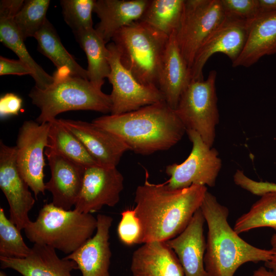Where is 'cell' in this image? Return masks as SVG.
I'll use <instances>...</instances> for the list:
<instances>
[{
    "label": "cell",
    "instance_id": "39",
    "mask_svg": "<svg viewBox=\"0 0 276 276\" xmlns=\"http://www.w3.org/2000/svg\"><path fill=\"white\" fill-rule=\"evenodd\" d=\"M250 276H276V273L264 266L255 270Z\"/></svg>",
    "mask_w": 276,
    "mask_h": 276
},
{
    "label": "cell",
    "instance_id": "9",
    "mask_svg": "<svg viewBox=\"0 0 276 276\" xmlns=\"http://www.w3.org/2000/svg\"><path fill=\"white\" fill-rule=\"evenodd\" d=\"M186 132L192 143L191 152L182 163L166 167V173L170 178L165 183L172 189L192 185L214 187L222 166L217 150L208 146L196 131L187 130Z\"/></svg>",
    "mask_w": 276,
    "mask_h": 276
},
{
    "label": "cell",
    "instance_id": "24",
    "mask_svg": "<svg viewBox=\"0 0 276 276\" xmlns=\"http://www.w3.org/2000/svg\"><path fill=\"white\" fill-rule=\"evenodd\" d=\"M149 0H98L94 12L100 21L95 30L105 43L122 28L138 21Z\"/></svg>",
    "mask_w": 276,
    "mask_h": 276
},
{
    "label": "cell",
    "instance_id": "40",
    "mask_svg": "<svg viewBox=\"0 0 276 276\" xmlns=\"http://www.w3.org/2000/svg\"><path fill=\"white\" fill-rule=\"evenodd\" d=\"M265 266L276 273V252L270 260L265 262Z\"/></svg>",
    "mask_w": 276,
    "mask_h": 276
},
{
    "label": "cell",
    "instance_id": "31",
    "mask_svg": "<svg viewBox=\"0 0 276 276\" xmlns=\"http://www.w3.org/2000/svg\"><path fill=\"white\" fill-rule=\"evenodd\" d=\"M31 248L25 243L20 231L6 216L0 208V257L24 258L30 254Z\"/></svg>",
    "mask_w": 276,
    "mask_h": 276
},
{
    "label": "cell",
    "instance_id": "32",
    "mask_svg": "<svg viewBox=\"0 0 276 276\" xmlns=\"http://www.w3.org/2000/svg\"><path fill=\"white\" fill-rule=\"evenodd\" d=\"M96 1L61 0L64 19L74 34L93 28L92 13Z\"/></svg>",
    "mask_w": 276,
    "mask_h": 276
},
{
    "label": "cell",
    "instance_id": "37",
    "mask_svg": "<svg viewBox=\"0 0 276 276\" xmlns=\"http://www.w3.org/2000/svg\"><path fill=\"white\" fill-rule=\"evenodd\" d=\"M22 99L14 93H7L0 99L1 118L18 115L22 107Z\"/></svg>",
    "mask_w": 276,
    "mask_h": 276
},
{
    "label": "cell",
    "instance_id": "8",
    "mask_svg": "<svg viewBox=\"0 0 276 276\" xmlns=\"http://www.w3.org/2000/svg\"><path fill=\"white\" fill-rule=\"evenodd\" d=\"M225 16L220 0H185L176 39L190 69L202 44Z\"/></svg>",
    "mask_w": 276,
    "mask_h": 276
},
{
    "label": "cell",
    "instance_id": "10",
    "mask_svg": "<svg viewBox=\"0 0 276 276\" xmlns=\"http://www.w3.org/2000/svg\"><path fill=\"white\" fill-rule=\"evenodd\" d=\"M110 72L107 77L112 85L110 114L118 115L165 101L159 89L140 83L122 64L119 52L111 42L107 45Z\"/></svg>",
    "mask_w": 276,
    "mask_h": 276
},
{
    "label": "cell",
    "instance_id": "28",
    "mask_svg": "<svg viewBox=\"0 0 276 276\" xmlns=\"http://www.w3.org/2000/svg\"><path fill=\"white\" fill-rule=\"evenodd\" d=\"M184 2L185 0H149L139 20L169 37L179 27Z\"/></svg>",
    "mask_w": 276,
    "mask_h": 276
},
{
    "label": "cell",
    "instance_id": "13",
    "mask_svg": "<svg viewBox=\"0 0 276 276\" xmlns=\"http://www.w3.org/2000/svg\"><path fill=\"white\" fill-rule=\"evenodd\" d=\"M16 164V146L0 142V188L9 205L10 220L21 231L31 221L28 213L35 200Z\"/></svg>",
    "mask_w": 276,
    "mask_h": 276
},
{
    "label": "cell",
    "instance_id": "41",
    "mask_svg": "<svg viewBox=\"0 0 276 276\" xmlns=\"http://www.w3.org/2000/svg\"><path fill=\"white\" fill-rule=\"evenodd\" d=\"M271 249L276 252V234H274L270 239Z\"/></svg>",
    "mask_w": 276,
    "mask_h": 276
},
{
    "label": "cell",
    "instance_id": "17",
    "mask_svg": "<svg viewBox=\"0 0 276 276\" xmlns=\"http://www.w3.org/2000/svg\"><path fill=\"white\" fill-rule=\"evenodd\" d=\"M95 235L72 254L64 257L74 261L82 276H110L109 269L111 252L109 229L113 218L98 214Z\"/></svg>",
    "mask_w": 276,
    "mask_h": 276
},
{
    "label": "cell",
    "instance_id": "30",
    "mask_svg": "<svg viewBox=\"0 0 276 276\" xmlns=\"http://www.w3.org/2000/svg\"><path fill=\"white\" fill-rule=\"evenodd\" d=\"M50 1L26 0L16 14L14 21L21 37H34L45 20Z\"/></svg>",
    "mask_w": 276,
    "mask_h": 276
},
{
    "label": "cell",
    "instance_id": "3",
    "mask_svg": "<svg viewBox=\"0 0 276 276\" xmlns=\"http://www.w3.org/2000/svg\"><path fill=\"white\" fill-rule=\"evenodd\" d=\"M200 209L208 225L204 257L209 276H234L247 262H266L275 251L256 247L242 239L229 224V211L207 191Z\"/></svg>",
    "mask_w": 276,
    "mask_h": 276
},
{
    "label": "cell",
    "instance_id": "11",
    "mask_svg": "<svg viewBox=\"0 0 276 276\" xmlns=\"http://www.w3.org/2000/svg\"><path fill=\"white\" fill-rule=\"evenodd\" d=\"M50 123L26 121L16 141V164L22 178L35 196L44 194V151L48 146Z\"/></svg>",
    "mask_w": 276,
    "mask_h": 276
},
{
    "label": "cell",
    "instance_id": "21",
    "mask_svg": "<svg viewBox=\"0 0 276 276\" xmlns=\"http://www.w3.org/2000/svg\"><path fill=\"white\" fill-rule=\"evenodd\" d=\"M276 54V11L260 12L248 20L247 40L234 67H249L264 56Z\"/></svg>",
    "mask_w": 276,
    "mask_h": 276
},
{
    "label": "cell",
    "instance_id": "15",
    "mask_svg": "<svg viewBox=\"0 0 276 276\" xmlns=\"http://www.w3.org/2000/svg\"><path fill=\"white\" fill-rule=\"evenodd\" d=\"M60 123L82 143L100 166L116 167L128 147L120 139L94 123L70 119H59Z\"/></svg>",
    "mask_w": 276,
    "mask_h": 276
},
{
    "label": "cell",
    "instance_id": "2",
    "mask_svg": "<svg viewBox=\"0 0 276 276\" xmlns=\"http://www.w3.org/2000/svg\"><path fill=\"white\" fill-rule=\"evenodd\" d=\"M92 123L123 142L134 152L149 155L167 150L182 137L186 128L165 101L118 115H105Z\"/></svg>",
    "mask_w": 276,
    "mask_h": 276
},
{
    "label": "cell",
    "instance_id": "18",
    "mask_svg": "<svg viewBox=\"0 0 276 276\" xmlns=\"http://www.w3.org/2000/svg\"><path fill=\"white\" fill-rule=\"evenodd\" d=\"M205 222L199 209L185 230L175 238L165 241L176 255L185 276H209L205 270L204 257L206 242L203 235Z\"/></svg>",
    "mask_w": 276,
    "mask_h": 276
},
{
    "label": "cell",
    "instance_id": "14",
    "mask_svg": "<svg viewBox=\"0 0 276 276\" xmlns=\"http://www.w3.org/2000/svg\"><path fill=\"white\" fill-rule=\"evenodd\" d=\"M248 20L226 16L198 50L190 68L191 80L204 79L203 68L214 54L226 55L233 63L240 56L245 46L248 34Z\"/></svg>",
    "mask_w": 276,
    "mask_h": 276
},
{
    "label": "cell",
    "instance_id": "42",
    "mask_svg": "<svg viewBox=\"0 0 276 276\" xmlns=\"http://www.w3.org/2000/svg\"><path fill=\"white\" fill-rule=\"evenodd\" d=\"M0 276H8V275L6 274V273L4 271L1 270L0 271Z\"/></svg>",
    "mask_w": 276,
    "mask_h": 276
},
{
    "label": "cell",
    "instance_id": "33",
    "mask_svg": "<svg viewBox=\"0 0 276 276\" xmlns=\"http://www.w3.org/2000/svg\"><path fill=\"white\" fill-rule=\"evenodd\" d=\"M121 216L117 227L119 239L126 245L139 244L142 228L134 209H128L123 211Z\"/></svg>",
    "mask_w": 276,
    "mask_h": 276
},
{
    "label": "cell",
    "instance_id": "29",
    "mask_svg": "<svg viewBox=\"0 0 276 276\" xmlns=\"http://www.w3.org/2000/svg\"><path fill=\"white\" fill-rule=\"evenodd\" d=\"M263 227H270L276 232V192L261 195L247 212L237 219L233 228L240 234Z\"/></svg>",
    "mask_w": 276,
    "mask_h": 276
},
{
    "label": "cell",
    "instance_id": "27",
    "mask_svg": "<svg viewBox=\"0 0 276 276\" xmlns=\"http://www.w3.org/2000/svg\"><path fill=\"white\" fill-rule=\"evenodd\" d=\"M50 123L45 149L84 167L98 165L80 141L56 119Z\"/></svg>",
    "mask_w": 276,
    "mask_h": 276
},
{
    "label": "cell",
    "instance_id": "7",
    "mask_svg": "<svg viewBox=\"0 0 276 276\" xmlns=\"http://www.w3.org/2000/svg\"><path fill=\"white\" fill-rule=\"evenodd\" d=\"M216 78L217 72L212 70L205 80H191L174 109L186 130L197 132L210 147L214 144L219 121Z\"/></svg>",
    "mask_w": 276,
    "mask_h": 276
},
{
    "label": "cell",
    "instance_id": "1",
    "mask_svg": "<svg viewBox=\"0 0 276 276\" xmlns=\"http://www.w3.org/2000/svg\"><path fill=\"white\" fill-rule=\"evenodd\" d=\"M208 189L192 185L172 189L166 183H152L148 180L135 190L134 209L142 228L139 244L166 241L182 233L195 213L200 208Z\"/></svg>",
    "mask_w": 276,
    "mask_h": 276
},
{
    "label": "cell",
    "instance_id": "4",
    "mask_svg": "<svg viewBox=\"0 0 276 276\" xmlns=\"http://www.w3.org/2000/svg\"><path fill=\"white\" fill-rule=\"evenodd\" d=\"M54 82L45 89L34 87L29 94L40 113L36 121L49 123L56 116L70 110H92L111 112L110 95L104 93L88 79L73 76L67 70H57Z\"/></svg>",
    "mask_w": 276,
    "mask_h": 276
},
{
    "label": "cell",
    "instance_id": "25",
    "mask_svg": "<svg viewBox=\"0 0 276 276\" xmlns=\"http://www.w3.org/2000/svg\"><path fill=\"white\" fill-rule=\"evenodd\" d=\"M74 35L87 57L88 80L95 87L101 89L105 78H107L110 72L107 45L94 28L83 30Z\"/></svg>",
    "mask_w": 276,
    "mask_h": 276
},
{
    "label": "cell",
    "instance_id": "34",
    "mask_svg": "<svg viewBox=\"0 0 276 276\" xmlns=\"http://www.w3.org/2000/svg\"><path fill=\"white\" fill-rule=\"evenodd\" d=\"M226 16L249 20L260 13L258 0H220Z\"/></svg>",
    "mask_w": 276,
    "mask_h": 276
},
{
    "label": "cell",
    "instance_id": "19",
    "mask_svg": "<svg viewBox=\"0 0 276 276\" xmlns=\"http://www.w3.org/2000/svg\"><path fill=\"white\" fill-rule=\"evenodd\" d=\"M1 268L13 269L22 276H72L78 269L72 260L60 259L55 249L48 245L34 243L29 255L18 259L0 257Z\"/></svg>",
    "mask_w": 276,
    "mask_h": 276
},
{
    "label": "cell",
    "instance_id": "22",
    "mask_svg": "<svg viewBox=\"0 0 276 276\" xmlns=\"http://www.w3.org/2000/svg\"><path fill=\"white\" fill-rule=\"evenodd\" d=\"M191 81L190 69L178 47L176 32L169 37L159 73L158 88L173 109Z\"/></svg>",
    "mask_w": 276,
    "mask_h": 276
},
{
    "label": "cell",
    "instance_id": "16",
    "mask_svg": "<svg viewBox=\"0 0 276 276\" xmlns=\"http://www.w3.org/2000/svg\"><path fill=\"white\" fill-rule=\"evenodd\" d=\"M51 178L45 183V190L52 195L56 206L71 210L75 205L82 185L84 167L45 149Z\"/></svg>",
    "mask_w": 276,
    "mask_h": 276
},
{
    "label": "cell",
    "instance_id": "35",
    "mask_svg": "<svg viewBox=\"0 0 276 276\" xmlns=\"http://www.w3.org/2000/svg\"><path fill=\"white\" fill-rule=\"evenodd\" d=\"M233 178L236 185L254 195L261 196L276 192V183L254 180L245 175L242 170H237Z\"/></svg>",
    "mask_w": 276,
    "mask_h": 276
},
{
    "label": "cell",
    "instance_id": "6",
    "mask_svg": "<svg viewBox=\"0 0 276 276\" xmlns=\"http://www.w3.org/2000/svg\"><path fill=\"white\" fill-rule=\"evenodd\" d=\"M97 220L91 214L65 210L46 203L34 221L25 228L29 241L44 244L70 255L90 239L97 228Z\"/></svg>",
    "mask_w": 276,
    "mask_h": 276
},
{
    "label": "cell",
    "instance_id": "36",
    "mask_svg": "<svg viewBox=\"0 0 276 276\" xmlns=\"http://www.w3.org/2000/svg\"><path fill=\"white\" fill-rule=\"evenodd\" d=\"M16 75L22 76L33 75V72L29 66L20 59H10L0 56V75Z\"/></svg>",
    "mask_w": 276,
    "mask_h": 276
},
{
    "label": "cell",
    "instance_id": "20",
    "mask_svg": "<svg viewBox=\"0 0 276 276\" xmlns=\"http://www.w3.org/2000/svg\"><path fill=\"white\" fill-rule=\"evenodd\" d=\"M22 0H2L0 3V40L11 50L33 72L35 86L43 89L54 82V77L48 74L29 53L24 40L19 33L14 18L22 6Z\"/></svg>",
    "mask_w": 276,
    "mask_h": 276
},
{
    "label": "cell",
    "instance_id": "12",
    "mask_svg": "<svg viewBox=\"0 0 276 276\" xmlns=\"http://www.w3.org/2000/svg\"><path fill=\"white\" fill-rule=\"evenodd\" d=\"M124 178L117 167L95 165L85 168L80 193L75 210L91 214L104 205L115 206L124 188Z\"/></svg>",
    "mask_w": 276,
    "mask_h": 276
},
{
    "label": "cell",
    "instance_id": "23",
    "mask_svg": "<svg viewBox=\"0 0 276 276\" xmlns=\"http://www.w3.org/2000/svg\"><path fill=\"white\" fill-rule=\"evenodd\" d=\"M130 270L133 276H185L176 255L165 241L146 243L135 250Z\"/></svg>",
    "mask_w": 276,
    "mask_h": 276
},
{
    "label": "cell",
    "instance_id": "38",
    "mask_svg": "<svg viewBox=\"0 0 276 276\" xmlns=\"http://www.w3.org/2000/svg\"><path fill=\"white\" fill-rule=\"evenodd\" d=\"M260 12L276 11V0H258Z\"/></svg>",
    "mask_w": 276,
    "mask_h": 276
},
{
    "label": "cell",
    "instance_id": "5",
    "mask_svg": "<svg viewBox=\"0 0 276 276\" xmlns=\"http://www.w3.org/2000/svg\"><path fill=\"white\" fill-rule=\"evenodd\" d=\"M169 37L140 20L122 28L112 37L123 65L142 84L158 88Z\"/></svg>",
    "mask_w": 276,
    "mask_h": 276
},
{
    "label": "cell",
    "instance_id": "26",
    "mask_svg": "<svg viewBox=\"0 0 276 276\" xmlns=\"http://www.w3.org/2000/svg\"><path fill=\"white\" fill-rule=\"evenodd\" d=\"M34 37L37 41L39 52L48 58L57 70H67L73 76L88 80L87 70L65 49L55 29L48 19Z\"/></svg>",
    "mask_w": 276,
    "mask_h": 276
}]
</instances>
